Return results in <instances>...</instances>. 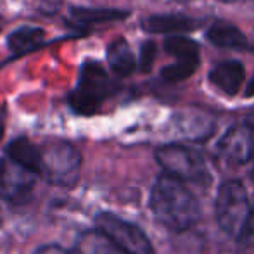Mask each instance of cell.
<instances>
[{"label":"cell","mask_w":254,"mask_h":254,"mask_svg":"<svg viewBox=\"0 0 254 254\" xmlns=\"http://www.w3.org/2000/svg\"><path fill=\"white\" fill-rule=\"evenodd\" d=\"M152 214L161 225L175 232H184L201 218V206L189 189L171 175L157 177L151 192Z\"/></svg>","instance_id":"6da1fadb"},{"label":"cell","mask_w":254,"mask_h":254,"mask_svg":"<svg viewBox=\"0 0 254 254\" xmlns=\"http://www.w3.org/2000/svg\"><path fill=\"white\" fill-rule=\"evenodd\" d=\"M214 214L220 228L228 237L241 239L251 221V206L242 182L227 180L218 189Z\"/></svg>","instance_id":"7a4b0ae2"},{"label":"cell","mask_w":254,"mask_h":254,"mask_svg":"<svg viewBox=\"0 0 254 254\" xmlns=\"http://www.w3.org/2000/svg\"><path fill=\"white\" fill-rule=\"evenodd\" d=\"M156 159L161 164V168H164V173L171 175L180 182L189 180L197 182V184H207L211 180L204 157L197 151L185 147V145H163L156 151Z\"/></svg>","instance_id":"3957f363"},{"label":"cell","mask_w":254,"mask_h":254,"mask_svg":"<svg viewBox=\"0 0 254 254\" xmlns=\"http://www.w3.org/2000/svg\"><path fill=\"white\" fill-rule=\"evenodd\" d=\"M81 156L67 142H52L42 151V173L51 185L73 187L80 178Z\"/></svg>","instance_id":"277c9868"},{"label":"cell","mask_w":254,"mask_h":254,"mask_svg":"<svg viewBox=\"0 0 254 254\" xmlns=\"http://www.w3.org/2000/svg\"><path fill=\"white\" fill-rule=\"evenodd\" d=\"M97 232L127 254H156L154 246L142 228L113 213H99L95 218Z\"/></svg>","instance_id":"5b68a950"},{"label":"cell","mask_w":254,"mask_h":254,"mask_svg":"<svg viewBox=\"0 0 254 254\" xmlns=\"http://www.w3.org/2000/svg\"><path fill=\"white\" fill-rule=\"evenodd\" d=\"M111 81L97 63H87L81 69L78 88L69 95V104L80 114H94L109 95Z\"/></svg>","instance_id":"8992f818"},{"label":"cell","mask_w":254,"mask_h":254,"mask_svg":"<svg viewBox=\"0 0 254 254\" xmlns=\"http://www.w3.org/2000/svg\"><path fill=\"white\" fill-rule=\"evenodd\" d=\"M38 175L21 168L9 157L0 159V197L10 204H26L37 185Z\"/></svg>","instance_id":"52a82bcc"},{"label":"cell","mask_w":254,"mask_h":254,"mask_svg":"<svg viewBox=\"0 0 254 254\" xmlns=\"http://www.w3.org/2000/svg\"><path fill=\"white\" fill-rule=\"evenodd\" d=\"M218 154L227 163H248L254 154V123L241 121L234 125L218 142Z\"/></svg>","instance_id":"ba28073f"},{"label":"cell","mask_w":254,"mask_h":254,"mask_svg":"<svg viewBox=\"0 0 254 254\" xmlns=\"http://www.w3.org/2000/svg\"><path fill=\"white\" fill-rule=\"evenodd\" d=\"M244 66L241 61L228 59L221 61L216 66L211 69L209 73V81L216 88H220L225 95L234 97L235 94H239L242 83H244Z\"/></svg>","instance_id":"9c48e42d"},{"label":"cell","mask_w":254,"mask_h":254,"mask_svg":"<svg viewBox=\"0 0 254 254\" xmlns=\"http://www.w3.org/2000/svg\"><path fill=\"white\" fill-rule=\"evenodd\" d=\"M199 24L201 21L182 16V14H156V16H149L142 21V28L145 31L157 35H177L185 33V31H194L199 28Z\"/></svg>","instance_id":"30bf717a"},{"label":"cell","mask_w":254,"mask_h":254,"mask_svg":"<svg viewBox=\"0 0 254 254\" xmlns=\"http://www.w3.org/2000/svg\"><path fill=\"white\" fill-rule=\"evenodd\" d=\"M5 154L10 161L19 164L21 168L35 175L42 173V151L28 138H16L5 149Z\"/></svg>","instance_id":"8fae6325"},{"label":"cell","mask_w":254,"mask_h":254,"mask_svg":"<svg viewBox=\"0 0 254 254\" xmlns=\"http://www.w3.org/2000/svg\"><path fill=\"white\" fill-rule=\"evenodd\" d=\"M107 61L109 66L118 76H130L137 67V59H135L131 47L128 45L127 40L118 38L107 49Z\"/></svg>","instance_id":"7c38bea8"},{"label":"cell","mask_w":254,"mask_h":254,"mask_svg":"<svg viewBox=\"0 0 254 254\" xmlns=\"http://www.w3.org/2000/svg\"><path fill=\"white\" fill-rule=\"evenodd\" d=\"M206 38L213 45L221 49H244L248 44L244 33L237 26L223 23V21L211 24L206 31Z\"/></svg>","instance_id":"4fadbf2b"},{"label":"cell","mask_w":254,"mask_h":254,"mask_svg":"<svg viewBox=\"0 0 254 254\" xmlns=\"http://www.w3.org/2000/svg\"><path fill=\"white\" fill-rule=\"evenodd\" d=\"M44 38H45L44 30L33 28V26H23L9 35L7 44H9V49L12 52L24 54V52H30V51H33V49H37L38 45L44 42Z\"/></svg>","instance_id":"5bb4252c"},{"label":"cell","mask_w":254,"mask_h":254,"mask_svg":"<svg viewBox=\"0 0 254 254\" xmlns=\"http://www.w3.org/2000/svg\"><path fill=\"white\" fill-rule=\"evenodd\" d=\"M78 254H127L109 242L101 232H88L78 242Z\"/></svg>","instance_id":"9a60e30c"},{"label":"cell","mask_w":254,"mask_h":254,"mask_svg":"<svg viewBox=\"0 0 254 254\" xmlns=\"http://www.w3.org/2000/svg\"><path fill=\"white\" fill-rule=\"evenodd\" d=\"M164 51L170 56L177 57L178 61L189 59H201L199 56V44L195 40L184 35H173V37L164 40Z\"/></svg>","instance_id":"2e32d148"},{"label":"cell","mask_w":254,"mask_h":254,"mask_svg":"<svg viewBox=\"0 0 254 254\" xmlns=\"http://www.w3.org/2000/svg\"><path fill=\"white\" fill-rule=\"evenodd\" d=\"M74 19L80 24H97L107 21H120L128 17V10H114V9H74Z\"/></svg>","instance_id":"e0dca14e"},{"label":"cell","mask_w":254,"mask_h":254,"mask_svg":"<svg viewBox=\"0 0 254 254\" xmlns=\"http://www.w3.org/2000/svg\"><path fill=\"white\" fill-rule=\"evenodd\" d=\"M201 59H189V61H177L175 64L166 66L161 71L163 80L170 81V83H177V81H184L187 78H190L192 74L197 71Z\"/></svg>","instance_id":"ac0fdd59"},{"label":"cell","mask_w":254,"mask_h":254,"mask_svg":"<svg viewBox=\"0 0 254 254\" xmlns=\"http://www.w3.org/2000/svg\"><path fill=\"white\" fill-rule=\"evenodd\" d=\"M154 57H156V45H154L152 42H145L140 51V69L144 71V73L151 71Z\"/></svg>","instance_id":"d6986e66"},{"label":"cell","mask_w":254,"mask_h":254,"mask_svg":"<svg viewBox=\"0 0 254 254\" xmlns=\"http://www.w3.org/2000/svg\"><path fill=\"white\" fill-rule=\"evenodd\" d=\"M35 254H71L69 251L63 249L61 246H44V248H38Z\"/></svg>","instance_id":"ffe728a7"},{"label":"cell","mask_w":254,"mask_h":254,"mask_svg":"<svg viewBox=\"0 0 254 254\" xmlns=\"http://www.w3.org/2000/svg\"><path fill=\"white\" fill-rule=\"evenodd\" d=\"M244 94H246V97H253V95H254V76H253V80H249Z\"/></svg>","instance_id":"44dd1931"},{"label":"cell","mask_w":254,"mask_h":254,"mask_svg":"<svg viewBox=\"0 0 254 254\" xmlns=\"http://www.w3.org/2000/svg\"><path fill=\"white\" fill-rule=\"evenodd\" d=\"M3 135V125H2V120H0V138H2Z\"/></svg>","instance_id":"7402d4cb"},{"label":"cell","mask_w":254,"mask_h":254,"mask_svg":"<svg viewBox=\"0 0 254 254\" xmlns=\"http://www.w3.org/2000/svg\"><path fill=\"white\" fill-rule=\"evenodd\" d=\"M220 2H223V3H230V2H235V0H220Z\"/></svg>","instance_id":"603a6c76"},{"label":"cell","mask_w":254,"mask_h":254,"mask_svg":"<svg viewBox=\"0 0 254 254\" xmlns=\"http://www.w3.org/2000/svg\"><path fill=\"white\" fill-rule=\"evenodd\" d=\"M253 156H254V154H253ZM253 178H254V168H253Z\"/></svg>","instance_id":"cb8c5ba5"}]
</instances>
